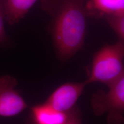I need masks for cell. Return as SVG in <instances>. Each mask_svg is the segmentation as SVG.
I'll use <instances>...</instances> for the list:
<instances>
[{
  "instance_id": "5b68a950",
  "label": "cell",
  "mask_w": 124,
  "mask_h": 124,
  "mask_svg": "<svg viewBox=\"0 0 124 124\" xmlns=\"http://www.w3.org/2000/svg\"><path fill=\"white\" fill-rule=\"evenodd\" d=\"M86 82H67L57 87L45 103L63 113H67L77 106V102L87 86Z\"/></svg>"
},
{
  "instance_id": "ba28073f",
  "label": "cell",
  "mask_w": 124,
  "mask_h": 124,
  "mask_svg": "<svg viewBox=\"0 0 124 124\" xmlns=\"http://www.w3.org/2000/svg\"><path fill=\"white\" fill-rule=\"evenodd\" d=\"M38 0H3L5 21L10 25L18 23L24 17Z\"/></svg>"
},
{
  "instance_id": "7a4b0ae2",
  "label": "cell",
  "mask_w": 124,
  "mask_h": 124,
  "mask_svg": "<svg viewBox=\"0 0 124 124\" xmlns=\"http://www.w3.org/2000/svg\"><path fill=\"white\" fill-rule=\"evenodd\" d=\"M124 41L106 44L93 56L87 85L101 83L108 86L124 75Z\"/></svg>"
},
{
  "instance_id": "3957f363",
  "label": "cell",
  "mask_w": 124,
  "mask_h": 124,
  "mask_svg": "<svg viewBox=\"0 0 124 124\" xmlns=\"http://www.w3.org/2000/svg\"><path fill=\"white\" fill-rule=\"evenodd\" d=\"M107 91L98 90L90 98L94 115L107 114L108 124H122L124 121V75L110 85Z\"/></svg>"
},
{
  "instance_id": "52a82bcc",
  "label": "cell",
  "mask_w": 124,
  "mask_h": 124,
  "mask_svg": "<svg viewBox=\"0 0 124 124\" xmlns=\"http://www.w3.org/2000/svg\"><path fill=\"white\" fill-rule=\"evenodd\" d=\"M85 8L87 16L105 17L108 15H124V0H86Z\"/></svg>"
},
{
  "instance_id": "8992f818",
  "label": "cell",
  "mask_w": 124,
  "mask_h": 124,
  "mask_svg": "<svg viewBox=\"0 0 124 124\" xmlns=\"http://www.w3.org/2000/svg\"><path fill=\"white\" fill-rule=\"evenodd\" d=\"M67 113L56 110L44 102L31 108L25 124H63Z\"/></svg>"
},
{
  "instance_id": "9c48e42d",
  "label": "cell",
  "mask_w": 124,
  "mask_h": 124,
  "mask_svg": "<svg viewBox=\"0 0 124 124\" xmlns=\"http://www.w3.org/2000/svg\"><path fill=\"white\" fill-rule=\"evenodd\" d=\"M104 18L116 33L118 40L124 41V14L108 15Z\"/></svg>"
},
{
  "instance_id": "277c9868",
  "label": "cell",
  "mask_w": 124,
  "mask_h": 124,
  "mask_svg": "<svg viewBox=\"0 0 124 124\" xmlns=\"http://www.w3.org/2000/svg\"><path fill=\"white\" fill-rule=\"evenodd\" d=\"M17 80L9 75L0 77V116L10 117L17 116L28 105L19 91L16 89Z\"/></svg>"
},
{
  "instance_id": "30bf717a",
  "label": "cell",
  "mask_w": 124,
  "mask_h": 124,
  "mask_svg": "<svg viewBox=\"0 0 124 124\" xmlns=\"http://www.w3.org/2000/svg\"><path fill=\"white\" fill-rule=\"evenodd\" d=\"M81 110L77 105L67 113V117L63 124H83Z\"/></svg>"
},
{
  "instance_id": "6da1fadb",
  "label": "cell",
  "mask_w": 124,
  "mask_h": 124,
  "mask_svg": "<svg viewBox=\"0 0 124 124\" xmlns=\"http://www.w3.org/2000/svg\"><path fill=\"white\" fill-rule=\"evenodd\" d=\"M86 0H51V31L57 57L66 62L80 50L87 29Z\"/></svg>"
},
{
  "instance_id": "8fae6325",
  "label": "cell",
  "mask_w": 124,
  "mask_h": 124,
  "mask_svg": "<svg viewBox=\"0 0 124 124\" xmlns=\"http://www.w3.org/2000/svg\"><path fill=\"white\" fill-rule=\"evenodd\" d=\"M5 21V15L3 0H0V45L5 42L7 36L5 30L4 23Z\"/></svg>"
}]
</instances>
